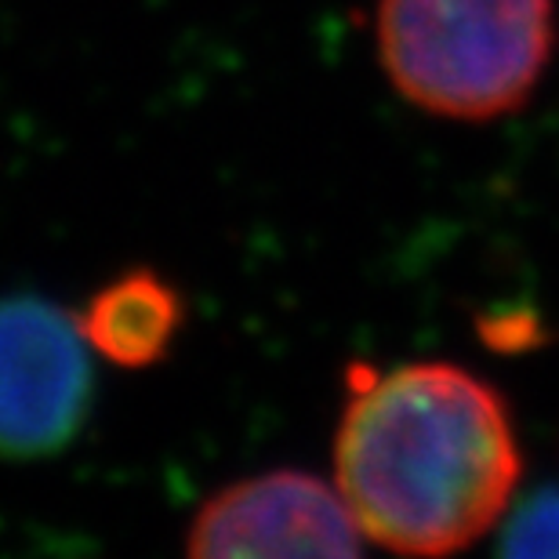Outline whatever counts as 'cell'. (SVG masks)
<instances>
[{
    "label": "cell",
    "instance_id": "obj_3",
    "mask_svg": "<svg viewBox=\"0 0 559 559\" xmlns=\"http://www.w3.org/2000/svg\"><path fill=\"white\" fill-rule=\"evenodd\" d=\"M92 353L81 317L37 295L0 298V457H48L84 429Z\"/></svg>",
    "mask_w": 559,
    "mask_h": 559
},
{
    "label": "cell",
    "instance_id": "obj_4",
    "mask_svg": "<svg viewBox=\"0 0 559 559\" xmlns=\"http://www.w3.org/2000/svg\"><path fill=\"white\" fill-rule=\"evenodd\" d=\"M367 545L338 484L280 468L237 479L207 498L189 523V556H360Z\"/></svg>",
    "mask_w": 559,
    "mask_h": 559
},
{
    "label": "cell",
    "instance_id": "obj_5",
    "mask_svg": "<svg viewBox=\"0 0 559 559\" xmlns=\"http://www.w3.org/2000/svg\"><path fill=\"white\" fill-rule=\"evenodd\" d=\"M178 323H182V301L175 287L156 273H124L106 284L87 301L81 328L92 342L95 356L139 371L156 364L171 349Z\"/></svg>",
    "mask_w": 559,
    "mask_h": 559
},
{
    "label": "cell",
    "instance_id": "obj_1",
    "mask_svg": "<svg viewBox=\"0 0 559 559\" xmlns=\"http://www.w3.org/2000/svg\"><path fill=\"white\" fill-rule=\"evenodd\" d=\"M523 473L509 407L457 364L353 367L334 436V484L367 542L400 556L476 545Z\"/></svg>",
    "mask_w": 559,
    "mask_h": 559
},
{
    "label": "cell",
    "instance_id": "obj_6",
    "mask_svg": "<svg viewBox=\"0 0 559 559\" xmlns=\"http://www.w3.org/2000/svg\"><path fill=\"white\" fill-rule=\"evenodd\" d=\"M501 556H559V487H542L520 501L506 523Z\"/></svg>",
    "mask_w": 559,
    "mask_h": 559
},
{
    "label": "cell",
    "instance_id": "obj_2",
    "mask_svg": "<svg viewBox=\"0 0 559 559\" xmlns=\"http://www.w3.org/2000/svg\"><path fill=\"white\" fill-rule=\"evenodd\" d=\"M378 55L407 103L451 120L512 114L552 59V0H378Z\"/></svg>",
    "mask_w": 559,
    "mask_h": 559
}]
</instances>
